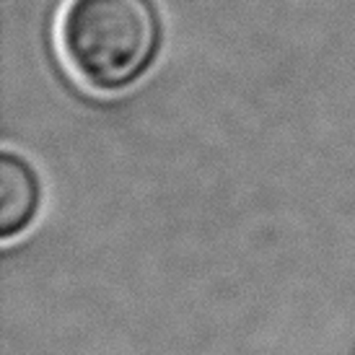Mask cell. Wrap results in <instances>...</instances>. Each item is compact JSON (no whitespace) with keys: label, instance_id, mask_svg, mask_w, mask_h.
I'll return each mask as SVG.
<instances>
[{"label":"cell","instance_id":"obj_2","mask_svg":"<svg viewBox=\"0 0 355 355\" xmlns=\"http://www.w3.org/2000/svg\"><path fill=\"white\" fill-rule=\"evenodd\" d=\"M44 187L37 168L13 150L0 156V239L8 244L29 231L42 213Z\"/></svg>","mask_w":355,"mask_h":355},{"label":"cell","instance_id":"obj_1","mask_svg":"<svg viewBox=\"0 0 355 355\" xmlns=\"http://www.w3.org/2000/svg\"><path fill=\"white\" fill-rule=\"evenodd\" d=\"M60 47L86 86L122 91L153 65L161 50V16L153 0H70Z\"/></svg>","mask_w":355,"mask_h":355}]
</instances>
